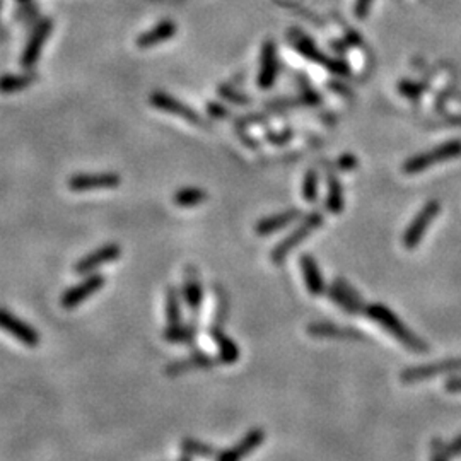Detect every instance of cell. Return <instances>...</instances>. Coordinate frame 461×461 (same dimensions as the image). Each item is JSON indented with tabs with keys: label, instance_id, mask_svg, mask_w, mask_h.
<instances>
[{
	"label": "cell",
	"instance_id": "28",
	"mask_svg": "<svg viewBox=\"0 0 461 461\" xmlns=\"http://www.w3.org/2000/svg\"><path fill=\"white\" fill-rule=\"evenodd\" d=\"M181 450H183L185 455L188 456H198V458H216L217 450L212 446V444L204 443V441H198L193 438H185L181 441Z\"/></svg>",
	"mask_w": 461,
	"mask_h": 461
},
{
	"label": "cell",
	"instance_id": "1",
	"mask_svg": "<svg viewBox=\"0 0 461 461\" xmlns=\"http://www.w3.org/2000/svg\"><path fill=\"white\" fill-rule=\"evenodd\" d=\"M366 314L378 323L381 328L390 331L408 352H414V354H427L429 352V343L424 342L415 331L408 328L386 305H381V302L367 305Z\"/></svg>",
	"mask_w": 461,
	"mask_h": 461
},
{
	"label": "cell",
	"instance_id": "34",
	"mask_svg": "<svg viewBox=\"0 0 461 461\" xmlns=\"http://www.w3.org/2000/svg\"><path fill=\"white\" fill-rule=\"evenodd\" d=\"M398 91L402 92V94H405V96H410V98H415V96H419L420 92H422V89H420V86H417V84H414V82H402L398 86Z\"/></svg>",
	"mask_w": 461,
	"mask_h": 461
},
{
	"label": "cell",
	"instance_id": "36",
	"mask_svg": "<svg viewBox=\"0 0 461 461\" xmlns=\"http://www.w3.org/2000/svg\"><path fill=\"white\" fill-rule=\"evenodd\" d=\"M448 393H461V376H451L446 383H444Z\"/></svg>",
	"mask_w": 461,
	"mask_h": 461
},
{
	"label": "cell",
	"instance_id": "15",
	"mask_svg": "<svg viewBox=\"0 0 461 461\" xmlns=\"http://www.w3.org/2000/svg\"><path fill=\"white\" fill-rule=\"evenodd\" d=\"M221 364L219 357H214V355L207 354V352L195 350L192 354H188L187 357L176 359V361L169 362L168 366L164 367V373L168 376H180L183 373H190V371L197 369H212L214 366Z\"/></svg>",
	"mask_w": 461,
	"mask_h": 461
},
{
	"label": "cell",
	"instance_id": "9",
	"mask_svg": "<svg viewBox=\"0 0 461 461\" xmlns=\"http://www.w3.org/2000/svg\"><path fill=\"white\" fill-rule=\"evenodd\" d=\"M149 103H151L154 108H157L159 111L175 115L178 118H183L185 121H188V123L192 125H205L200 113H197L193 108H190L187 103H183L181 99H178L175 96L168 94V92L164 91H154L152 94L149 96Z\"/></svg>",
	"mask_w": 461,
	"mask_h": 461
},
{
	"label": "cell",
	"instance_id": "17",
	"mask_svg": "<svg viewBox=\"0 0 461 461\" xmlns=\"http://www.w3.org/2000/svg\"><path fill=\"white\" fill-rule=\"evenodd\" d=\"M278 74V59L277 48L272 39L264 43L262 47V59H260V70H258V86L262 89H270L277 80Z\"/></svg>",
	"mask_w": 461,
	"mask_h": 461
},
{
	"label": "cell",
	"instance_id": "10",
	"mask_svg": "<svg viewBox=\"0 0 461 461\" xmlns=\"http://www.w3.org/2000/svg\"><path fill=\"white\" fill-rule=\"evenodd\" d=\"M0 330L11 333V337H14L16 340H19L27 347L39 345V340H42V337H39L38 330L35 326L27 325L24 319L16 316L14 313H11L6 307H0Z\"/></svg>",
	"mask_w": 461,
	"mask_h": 461
},
{
	"label": "cell",
	"instance_id": "7",
	"mask_svg": "<svg viewBox=\"0 0 461 461\" xmlns=\"http://www.w3.org/2000/svg\"><path fill=\"white\" fill-rule=\"evenodd\" d=\"M106 284V277L103 273H89L84 275L82 281L79 284L68 287L66 293L60 297V305L66 309H75L77 306L82 305L89 297L94 296L98 290H101Z\"/></svg>",
	"mask_w": 461,
	"mask_h": 461
},
{
	"label": "cell",
	"instance_id": "18",
	"mask_svg": "<svg viewBox=\"0 0 461 461\" xmlns=\"http://www.w3.org/2000/svg\"><path fill=\"white\" fill-rule=\"evenodd\" d=\"M299 266H301L302 277H305L307 293H309L313 297L325 296L326 294L325 278H323V273L321 270H319L318 262L314 260L311 254H302V257L299 258Z\"/></svg>",
	"mask_w": 461,
	"mask_h": 461
},
{
	"label": "cell",
	"instance_id": "37",
	"mask_svg": "<svg viewBox=\"0 0 461 461\" xmlns=\"http://www.w3.org/2000/svg\"><path fill=\"white\" fill-rule=\"evenodd\" d=\"M448 450H450L451 456H461V434L448 444Z\"/></svg>",
	"mask_w": 461,
	"mask_h": 461
},
{
	"label": "cell",
	"instance_id": "31",
	"mask_svg": "<svg viewBox=\"0 0 461 461\" xmlns=\"http://www.w3.org/2000/svg\"><path fill=\"white\" fill-rule=\"evenodd\" d=\"M217 92H219V96L222 99H226V101H229V103H233V104H248L250 103V99L246 98L245 94H241V92H238L236 89H233V87H229V86H219L217 87Z\"/></svg>",
	"mask_w": 461,
	"mask_h": 461
},
{
	"label": "cell",
	"instance_id": "11",
	"mask_svg": "<svg viewBox=\"0 0 461 461\" xmlns=\"http://www.w3.org/2000/svg\"><path fill=\"white\" fill-rule=\"evenodd\" d=\"M307 333L313 338H331V340H349V342H367V335L362 330L354 326H342L337 323L314 321L307 325Z\"/></svg>",
	"mask_w": 461,
	"mask_h": 461
},
{
	"label": "cell",
	"instance_id": "13",
	"mask_svg": "<svg viewBox=\"0 0 461 461\" xmlns=\"http://www.w3.org/2000/svg\"><path fill=\"white\" fill-rule=\"evenodd\" d=\"M121 257V248L116 242H110V245H104L101 248L94 250L92 253L86 254V257L80 258L75 264V273L79 275H89L94 273L96 270L101 269V266L113 264Z\"/></svg>",
	"mask_w": 461,
	"mask_h": 461
},
{
	"label": "cell",
	"instance_id": "24",
	"mask_svg": "<svg viewBox=\"0 0 461 461\" xmlns=\"http://www.w3.org/2000/svg\"><path fill=\"white\" fill-rule=\"evenodd\" d=\"M198 328L195 323H180V325H168L163 331V338L171 343H185L190 345L197 340Z\"/></svg>",
	"mask_w": 461,
	"mask_h": 461
},
{
	"label": "cell",
	"instance_id": "26",
	"mask_svg": "<svg viewBox=\"0 0 461 461\" xmlns=\"http://www.w3.org/2000/svg\"><path fill=\"white\" fill-rule=\"evenodd\" d=\"M207 200V192L202 188L197 187H188V188H181L173 195V202L178 207H197V205H202L204 202Z\"/></svg>",
	"mask_w": 461,
	"mask_h": 461
},
{
	"label": "cell",
	"instance_id": "29",
	"mask_svg": "<svg viewBox=\"0 0 461 461\" xmlns=\"http://www.w3.org/2000/svg\"><path fill=\"white\" fill-rule=\"evenodd\" d=\"M318 181L319 176L314 169H309L305 175V180H302V197H305L307 204H314L318 200Z\"/></svg>",
	"mask_w": 461,
	"mask_h": 461
},
{
	"label": "cell",
	"instance_id": "25",
	"mask_svg": "<svg viewBox=\"0 0 461 461\" xmlns=\"http://www.w3.org/2000/svg\"><path fill=\"white\" fill-rule=\"evenodd\" d=\"M343 205H345V202H343L340 181H338L337 176L328 173V176H326V209L335 216H338V214H342Z\"/></svg>",
	"mask_w": 461,
	"mask_h": 461
},
{
	"label": "cell",
	"instance_id": "21",
	"mask_svg": "<svg viewBox=\"0 0 461 461\" xmlns=\"http://www.w3.org/2000/svg\"><path fill=\"white\" fill-rule=\"evenodd\" d=\"M210 337H212V340L216 342L217 349H219L221 364H234L240 361V355H241L240 347H238V343L234 342L233 338L226 335V331L221 325H216V323H214V325L210 326Z\"/></svg>",
	"mask_w": 461,
	"mask_h": 461
},
{
	"label": "cell",
	"instance_id": "23",
	"mask_svg": "<svg viewBox=\"0 0 461 461\" xmlns=\"http://www.w3.org/2000/svg\"><path fill=\"white\" fill-rule=\"evenodd\" d=\"M38 80V75L33 72H26V74H6L0 75V94H14V92H21L24 89Z\"/></svg>",
	"mask_w": 461,
	"mask_h": 461
},
{
	"label": "cell",
	"instance_id": "30",
	"mask_svg": "<svg viewBox=\"0 0 461 461\" xmlns=\"http://www.w3.org/2000/svg\"><path fill=\"white\" fill-rule=\"evenodd\" d=\"M453 458L448 444L443 439L436 438L431 441V461H450Z\"/></svg>",
	"mask_w": 461,
	"mask_h": 461
},
{
	"label": "cell",
	"instance_id": "8",
	"mask_svg": "<svg viewBox=\"0 0 461 461\" xmlns=\"http://www.w3.org/2000/svg\"><path fill=\"white\" fill-rule=\"evenodd\" d=\"M326 296H328L330 301H333L335 305L340 307L342 311L349 314H361L366 313L367 305L364 302L361 293L352 287L345 278H335L333 285L326 289Z\"/></svg>",
	"mask_w": 461,
	"mask_h": 461
},
{
	"label": "cell",
	"instance_id": "12",
	"mask_svg": "<svg viewBox=\"0 0 461 461\" xmlns=\"http://www.w3.org/2000/svg\"><path fill=\"white\" fill-rule=\"evenodd\" d=\"M121 178L116 173H82L68 178V190L72 192H96V190L118 188Z\"/></svg>",
	"mask_w": 461,
	"mask_h": 461
},
{
	"label": "cell",
	"instance_id": "16",
	"mask_svg": "<svg viewBox=\"0 0 461 461\" xmlns=\"http://www.w3.org/2000/svg\"><path fill=\"white\" fill-rule=\"evenodd\" d=\"M265 431L264 429H252L242 436L241 441H238L233 448L226 450L216 461H242L248 455H252L254 450L264 444L265 441Z\"/></svg>",
	"mask_w": 461,
	"mask_h": 461
},
{
	"label": "cell",
	"instance_id": "4",
	"mask_svg": "<svg viewBox=\"0 0 461 461\" xmlns=\"http://www.w3.org/2000/svg\"><path fill=\"white\" fill-rule=\"evenodd\" d=\"M461 373V357L443 359L432 364H424V366H412L403 369L400 373V381L403 384H415L431 381L441 374H455Z\"/></svg>",
	"mask_w": 461,
	"mask_h": 461
},
{
	"label": "cell",
	"instance_id": "3",
	"mask_svg": "<svg viewBox=\"0 0 461 461\" xmlns=\"http://www.w3.org/2000/svg\"><path fill=\"white\" fill-rule=\"evenodd\" d=\"M461 156V140H448V142L431 149V151L420 152L417 156H412L403 163V173L405 175H417V173L426 171L431 166L446 161L456 159Z\"/></svg>",
	"mask_w": 461,
	"mask_h": 461
},
{
	"label": "cell",
	"instance_id": "27",
	"mask_svg": "<svg viewBox=\"0 0 461 461\" xmlns=\"http://www.w3.org/2000/svg\"><path fill=\"white\" fill-rule=\"evenodd\" d=\"M166 319L168 325H180L181 318H183V311H181V297L180 290L176 287L169 285L166 289Z\"/></svg>",
	"mask_w": 461,
	"mask_h": 461
},
{
	"label": "cell",
	"instance_id": "14",
	"mask_svg": "<svg viewBox=\"0 0 461 461\" xmlns=\"http://www.w3.org/2000/svg\"><path fill=\"white\" fill-rule=\"evenodd\" d=\"M51 27H54L51 19H43V21L35 27L33 35H31V38L27 39L26 48H24L21 55V66L26 68V70H31V68L36 66V62H38L44 43H47L48 38H50Z\"/></svg>",
	"mask_w": 461,
	"mask_h": 461
},
{
	"label": "cell",
	"instance_id": "33",
	"mask_svg": "<svg viewBox=\"0 0 461 461\" xmlns=\"http://www.w3.org/2000/svg\"><path fill=\"white\" fill-rule=\"evenodd\" d=\"M374 0H355L354 4V14L357 16L359 19L366 18L367 12L371 9V4H373Z\"/></svg>",
	"mask_w": 461,
	"mask_h": 461
},
{
	"label": "cell",
	"instance_id": "22",
	"mask_svg": "<svg viewBox=\"0 0 461 461\" xmlns=\"http://www.w3.org/2000/svg\"><path fill=\"white\" fill-rule=\"evenodd\" d=\"M183 297L192 313H198V311H200L202 302H204V287H202L197 269H193V266H188L187 273H185Z\"/></svg>",
	"mask_w": 461,
	"mask_h": 461
},
{
	"label": "cell",
	"instance_id": "39",
	"mask_svg": "<svg viewBox=\"0 0 461 461\" xmlns=\"http://www.w3.org/2000/svg\"><path fill=\"white\" fill-rule=\"evenodd\" d=\"M19 2H21V4H26V2H30V0H19Z\"/></svg>",
	"mask_w": 461,
	"mask_h": 461
},
{
	"label": "cell",
	"instance_id": "35",
	"mask_svg": "<svg viewBox=\"0 0 461 461\" xmlns=\"http://www.w3.org/2000/svg\"><path fill=\"white\" fill-rule=\"evenodd\" d=\"M337 164L342 171H350V169H354L359 163H357V159L352 156V154H343L340 159H338Z\"/></svg>",
	"mask_w": 461,
	"mask_h": 461
},
{
	"label": "cell",
	"instance_id": "20",
	"mask_svg": "<svg viewBox=\"0 0 461 461\" xmlns=\"http://www.w3.org/2000/svg\"><path fill=\"white\" fill-rule=\"evenodd\" d=\"M299 217H301V210L299 209H290L284 210L281 214H273V216L265 217V219L258 221L257 226H254V233L258 236H269V234L277 233V230L287 228L289 224L296 222Z\"/></svg>",
	"mask_w": 461,
	"mask_h": 461
},
{
	"label": "cell",
	"instance_id": "19",
	"mask_svg": "<svg viewBox=\"0 0 461 461\" xmlns=\"http://www.w3.org/2000/svg\"><path fill=\"white\" fill-rule=\"evenodd\" d=\"M178 31V26L171 19H164L159 24L151 27L149 31H145L137 38V47L142 48V50H147V48L156 47V44H161L164 42H169V39L175 38Z\"/></svg>",
	"mask_w": 461,
	"mask_h": 461
},
{
	"label": "cell",
	"instance_id": "38",
	"mask_svg": "<svg viewBox=\"0 0 461 461\" xmlns=\"http://www.w3.org/2000/svg\"><path fill=\"white\" fill-rule=\"evenodd\" d=\"M180 461H192V460H190V456H188V455H185V458H181Z\"/></svg>",
	"mask_w": 461,
	"mask_h": 461
},
{
	"label": "cell",
	"instance_id": "5",
	"mask_svg": "<svg viewBox=\"0 0 461 461\" xmlns=\"http://www.w3.org/2000/svg\"><path fill=\"white\" fill-rule=\"evenodd\" d=\"M289 42L294 44V48L301 54L302 56H306L307 60H311L313 63H319L328 70L335 72L338 75H345L349 74V67H347L345 62H340V60H333L328 59L323 51H319L316 48V44L313 43V39L307 38L306 35L299 33V31H290L289 33Z\"/></svg>",
	"mask_w": 461,
	"mask_h": 461
},
{
	"label": "cell",
	"instance_id": "6",
	"mask_svg": "<svg viewBox=\"0 0 461 461\" xmlns=\"http://www.w3.org/2000/svg\"><path fill=\"white\" fill-rule=\"evenodd\" d=\"M441 212V204L438 200H431L424 205L422 209L419 210L417 216L410 221V224L407 226L405 233H403V246L407 250L417 248L422 241L424 234L427 233V229L431 228V224L434 222L438 214Z\"/></svg>",
	"mask_w": 461,
	"mask_h": 461
},
{
	"label": "cell",
	"instance_id": "32",
	"mask_svg": "<svg viewBox=\"0 0 461 461\" xmlns=\"http://www.w3.org/2000/svg\"><path fill=\"white\" fill-rule=\"evenodd\" d=\"M207 111L212 118H228L229 111L228 108L222 106L221 103H209L207 104Z\"/></svg>",
	"mask_w": 461,
	"mask_h": 461
},
{
	"label": "cell",
	"instance_id": "2",
	"mask_svg": "<svg viewBox=\"0 0 461 461\" xmlns=\"http://www.w3.org/2000/svg\"><path fill=\"white\" fill-rule=\"evenodd\" d=\"M321 224H323L321 212L313 210L311 214H307V216L305 217V221H302L296 229L290 230V234H287L284 240L273 246L272 253H270V260H272L273 264H282V262L289 257L290 252L296 250L307 236H311V234L314 233V230L321 228Z\"/></svg>",
	"mask_w": 461,
	"mask_h": 461
}]
</instances>
